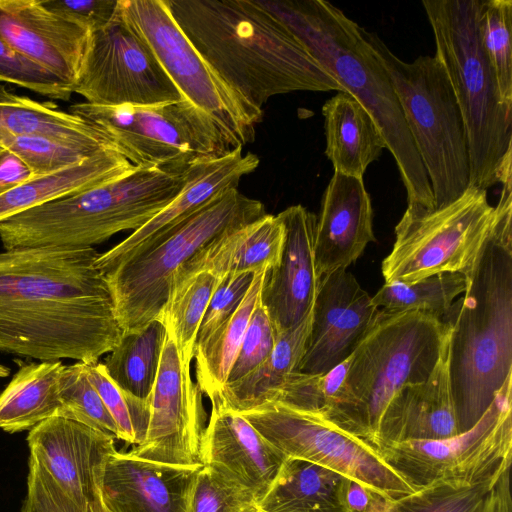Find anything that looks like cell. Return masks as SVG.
Masks as SVG:
<instances>
[{
    "mask_svg": "<svg viewBox=\"0 0 512 512\" xmlns=\"http://www.w3.org/2000/svg\"><path fill=\"white\" fill-rule=\"evenodd\" d=\"M60 360L21 365L0 394V428L14 433L31 430L60 408Z\"/></svg>",
    "mask_w": 512,
    "mask_h": 512,
    "instance_id": "32",
    "label": "cell"
},
{
    "mask_svg": "<svg viewBox=\"0 0 512 512\" xmlns=\"http://www.w3.org/2000/svg\"><path fill=\"white\" fill-rule=\"evenodd\" d=\"M338 498L344 512H389L394 502L346 477L339 484Z\"/></svg>",
    "mask_w": 512,
    "mask_h": 512,
    "instance_id": "49",
    "label": "cell"
},
{
    "mask_svg": "<svg viewBox=\"0 0 512 512\" xmlns=\"http://www.w3.org/2000/svg\"><path fill=\"white\" fill-rule=\"evenodd\" d=\"M220 279L198 271L173 282L161 320L173 337L181 359L191 364L197 334Z\"/></svg>",
    "mask_w": 512,
    "mask_h": 512,
    "instance_id": "35",
    "label": "cell"
},
{
    "mask_svg": "<svg viewBox=\"0 0 512 512\" xmlns=\"http://www.w3.org/2000/svg\"><path fill=\"white\" fill-rule=\"evenodd\" d=\"M10 372V369L2 364H0V377H6Z\"/></svg>",
    "mask_w": 512,
    "mask_h": 512,
    "instance_id": "53",
    "label": "cell"
},
{
    "mask_svg": "<svg viewBox=\"0 0 512 512\" xmlns=\"http://www.w3.org/2000/svg\"><path fill=\"white\" fill-rule=\"evenodd\" d=\"M449 334L448 321L432 314L380 310L350 355L340 400L322 414L378 450L391 400L404 386L428 378Z\"/></svg>",
    "mask_w": 512,
    "mask_h": 512,
    "instance_id": "5",
    "label": "cell"
},
{
    "mask_svg": "<svg viewBox=\"0 0 512 512\" xmlns=\"http://www.w3.org/2000/svg\"><path fill=\"white\" fill-rule=\"evenodd\" d=\"M87 376L98 392L126 445L140 444L149 420L148 399L142 400L123 391L108 375L103 362L86 364Z\"/></svg>",
    "mask_w": 512,
    "mask_h": 512,
    "instance_id": "41",
    "label": "cell"
},
{
    "mask_svg": "<svg viewBox=\"0 0 512 512\" xmlns=\"http://www.w3.org/2000/svg\"><path fill=\"white\" fill-rule=\"evenodd\" d=\"M60 408L56 415L67 417L118 439V428L91 384L86 363L63 366L58 379Z\"/></svg>",
    "mask_w": 512,
    "mask_h": 512,
    "instance_id": "39",
    "label": "cell"
},
{
    "mask_svg": "<svg viewBox=\"0 0 512 512\" xmlns=\"http://www.w3.org/2000/svg\"><path fill=\"white\" fill-rule=\"evenodd\" d=\"M510 469L505 468L489 493L484 512H512Z\"/></svg>",
    "mask_w": 512,
    "mask_h": 512,
    "instance_id": "51",
    "label": "cell"
},
{
    "mask_svg": "<svg viewBox=\"0 0 512 512\" xmlns=\"http://www.w3.org/2000/svg\"><path fill=\"white\" fill-rule=\"evenodd\" d=\"M448 340L428 378L404 386L391 400L380 423L378 451L395 443L460 434L450 387Z\"/></svg>",
    "mask_w": 512,
    "mask_h": 512,
    "instance_id": "25",
    "label": "cell"
},
{
    "mask_svg": "<svg viewBox=\"0 0 512 512\" xmlns=\"http://www.w3.org/2000/svg\"><path fill=\"white\" fill-rule=\"evenodd\" d=\"M167 338L164 322L154 320L142 329L124 333L103 362L110 378L126 393L148 399Z\"/></svg>",
    "mask_w": 512,
    "mask_h": 512,
    "instance_id": "34",
    "label": "cell"
},
{
    "mask_svg": "<svg viewBox=\"0 0 512 512\" xmlns=\"http://www.w3.org/2000/svg\"><path fill=\"white\" fill-rule=\"evenodd\" d=\"M442 64L465 126L470 186L498 183L512 153V106L501 98L481 42L482 0H423Z\"/></svg>",
    "mask_w": 512,
    "mask_h": 512,
    "instance_id": "6",
    "label": "cell"
},
{
    "mask_svg": "<svg viewBox=\"0 0 512 512\" xmlns=\"http://www.w3.org/2000/svg\"><path fill=\"white\" fill-rule=\"evenodd\" d=\"M254 275L252 272H241L220 279L201 322L196 344L205 341L233 315L246 296Z\"/></svg>",
    "mask_w": 512,
    "mask_h": 512,
    "instance_id": "46",
    "label": "cell"
},
{
    "mask_svg": "<svg viewBox=\"0 0 512 512\" xmlns=\"http://www.w3.org/2000/svg\"><path fill=\"white\" fill-rule=\"evenodd\" d=\"M90 31L40 0H0V35L18 52L72 87Z\"/></svg>",
    "mask_w": 512,
    "mask_h": 512,
    "instance_id": "20",
    "label": "cell"
},
{
    "mask_svg": "<svg viewBox=\"0 0 512 512\" xmlns=\"http://www.w3.org/2000/svg\"><path fill=\"white\" fill-rule=\"evenodd\" d=\"M51 11L86 27L90 32L107 25L115 16L118 0H40Z\"/></svg>",
    "mask_w": 512,
    "mask_h": 512,
    "instance_id": "48",
    "label": "cell"
},
{
    "mask_svg": "<svg viewBox=\"0 0 512 512\" xmlns=\"http://www.w3.org/2000/svg\"><path fill=\"white\" fill-rule=\"evenodd\" d=\"M325 118V154L334 172L363 178L368 166L386 148L373 118L352 95L338 92L322 107Z\"/></svg>",
    "mask_w": 512,
    "mask_h": 512,
    "instance_id": "27",
    "label": "cell"
},
{
    "mask_svg": "<svg viewBox=\"0 0 512 512\" xmlns=\"http://www.w3.org/2000/svg\"><path fill=\"white\" fill-rule=\"evenodd\" d=\"M4 150V148L2 146H0V153Z\"/></svg>",
    "mask_w": 512,
    "mask_h": 512,
    "instance_id": "54",
    "label": "cell"
},
{
    "mask_svg": "<svg viewBox=\"0 0 512 512\" xmlns=\"http://www.w3.org/2000/svg\"><path fill=\"white\" fill-rule=\"evenodd\" d=\"M494 221L486 190L474 186L439 208L408 204L395 227L393 248L382 261L385 283H414L442 273L465 275Z\"/></svg>",
    "mask_w": 512,
    "mask_h": 512,
    "instance_id": "11",
    "label": "cell"
},
{
    "mask_svg": "<svg viewBox=\"0 0 512 512\" xmlns=\"http://www.w3.org/2000/svg\"><path fill=\"white\" fill-rule=\"evenodd\" d=\"M373 209L363 178L334 172L316 218L315 258L321 274L347 269L375 242Z\"/></svg>",
    "mask_w": 512,
    "mask_h": 512,
    "instance_id": "24",
    "label": "cell"
},
{
    "mask_svg": "<svg viewBox=\"0 0 512 512\" xmlns=\"http://www.w3.org/2000/svg\"><path fill=\"white\" fill-rule=\"evenodd\" d=\"M93 248L0 252V351L94 363L124 331Z\"/></svg>",
    "mask_w": 512,
    "mask_h": 512,
    "instance_id": "1",
    "label": "cell"
},
{
    "mask_svg": "<svg viewBox=\"0 0 512 512\" xmlns=\"http://www.w3.org/2000/svg\"><path fill=\"white\" fill-rule=\"evenodd\" d=\"M511 382L508 379L468 431L428 441H407L379 453L417 491L435 483H472L511 465Z\"/></svg>",
    "mask_w": 512,
    "mask_h": 512,
    "instance_id": "14",
    "label": "cell"
},
{
    "mask_svg": "<svg viewBox=\"0 0 512 512\" xmlns=\"http://www.w3.org/2000/svg\"><path fill=\"white\" fill-rule=\"evenodd\" d=\"M480 30L500 96L512 106V1L482 0Z\"/></svg>",
    "mask_w": 512,
    "mask_h": 512,
    "instance_id": "38",
    "label": "cell"
},
{
    "mask_svg": "<svg viewBox=\"0 0 512 512\" xmlns=\"http://www.w3.org/2000/svg\"><path fill=\"white\" fill-rule=\"evenodd\" d=\"M73 93L101 106H148L184 99L119 7L107 25L90 33Z\"/></svg>",
    "mask_w": 512,
    "mask_h": 512,
    "instance_id": "15",
    "label": "cell"
},
{
    "mask_svg": "<svg viewBox=\"0 0 512 512\" xmlns=\"http://www.w3.org/2000/svg\"><path fill=\"white\" fill-rule=\"evenodd\" d=\"M190 365L182 361L167 331L157 377L148 397L146 434L131 450L136 456L168 464L199 463L206 413L203 393L192 379Z\"/></svg>",
    "mask_w": 512,
    "mask_h": 512,
    "instance_id": "16",
    "label": "cell"
},
{
    "mask_svg": "<svg viewBox=\"0 0 512 512\" xmlns=\"http://www.w3.org/2000/svg\"><path fill=\"white\" fill-rule=\"evenodd\" d=\"M0 82L18 85L52 100L69 101L71 86L18 52L0 35Z\"/></svg>",
    "mask_w": 512,
    "mask_h": 512,
    "instance_id": "44",
    "label": "cell"
},
{
    "mask_svg": "<svg viewBox=\"0 0 512 512\" xmlns=\"http://www.w3.org/2000/svg\"><path fill=\"white\" fill-rule=\"evenodd\" d=\"M378 309L354 275L339 269L324 275L299 372L324 374L347 359L376 320Z\"/></svg>",
    "mask_w": 512,
    "mask_h": 512,
    "instance_id": "18",
    "label": "cell"
},
{
    "mask_svg": "<svg viewBox=\"0 0 512 512\" xmlns=\"http://www.w3.org/2000/svg\"><path fill=\"white\" fill-rule=\"evenodd\" d=\"M313 309V308H312ZM312 324V310L292 328L280 333L269 356L245 377L226 383L214 398L243 412L269 401L290 374L298 371Z\"/></svg>",
    "mask_w": 512,
    "mask_h": 512,
    "instance_id": "29",
    "label": "cell"
},
{
    "mask_svg": "<svg viewBox=\"0 0 512 512\" xmlns=\"http://www.w3.org/2000/svg\"><path fill=\"white\" fill-rule=\"evenodd\" d=\"M257 155L237 147L223 156L196 162L185 170V181L177 196L143 226L127 238L99 255L96 267L100 272L128 258L143 245L160 237L214 198L237 188L242 177L259 165Z\"/></svg>",
    "mask_w": 512,
    "mask_h": 512,
    "instance_id": "21",
    "label": "cell"
},
{
    "mask_svg": "<svg viewBox=\"0 0 512 512\" xmlns=\"http://www.w3.org/2000/svg\"><path fill=\"white\" fill-rule=\"evenodd\" d=\"M69 112L100 131L140 168L183 172L192 164L235 149L216 122L189 100L148 106L79 102Z\"/></svg>",
    "mask_w": 512,
    "mask_h": 512,
    "instance_id": "10",
    "label": "cell"
},
{
    "mask_svg": "<svg viewBox=\"0 0 512 512\" xmlns=\"http://www.w3.org/2000/svg\"><path fill=\"white\" fill-rule=\"evenodd\" d=\"M505 468L472 483L425 486L394 501L389 512H484L489 493Z\"/></svg>",
    "mask_w": 512,
    "mask_h": 512,
    "instance_id": "37",
    "label": "cell"
},
{
    "mask_svg": "<svg viewBox=\"0 0 512 512\" xmlns=\"http://www.w3.org/2000/svg\"><path fill=\"white\" fill-rule=\"evenodd\" d=\"M364 34L390 78L427 173L434 208L447 205L470 186L465 126L447 74L435 55L405 62L376 33Z\"/></svg>",
    "mask_w": 512,
    "mask_h": 512,
    "instance_id": "9",
    "label": "cell"
},
{
    "mask_svg": "<svg viewBox=\"0 0 512 512\" xmlns=\"http://www.w3.org/2000/svg\"><path fill=\"white\" fill-rule=\"evenodd\" d=\"M116 438L76 420L54 415L29 430L30 457L86 512L100 496L107 459Z\"/></svg>",
    "mask_w": 512,
    "mask_h": 512,
    "instance_id": "17",
    "label": "cell"
},
{
    "mask_svg": "<svg viewBox=\"0 0 512 512\" xmlns=\"http://www.w3.org/2000/svg\"><path fill=\"white\" fill-rule=\"evenodd\" d=\"M265 214L261 201L231 188L124 261L102 271L124 333L161 320L177 272L199 250L221 234Z\"/></svg>",
    "mask_w": 512,
    "mask_h": 512,
    "instance_id": "8",
    "label": "cell"
},
{
    "mask_svg": "<svg viewBox=\"0 0 512 512\" xmlns=\"http://www.w3.org/2000/svg\"><path fill=\"white\" fill-rule=\"evenodd\" d=\"M115 150H103L79 164L34 176L0 196V222L30 208L85 191L136 170Z\"/></svg>",
    "mask_w": 512,
    "mask_h": 512,
    "instance_id": "28",
    "label": "cell"
},
{
    "mask_svg": "<svg viewBox=\"0 0 512 512\" xmlns=\"http://www.w3.org/2000/svg\"><path fill=\"white\" fill-rule=\"evenodd\" d=\"M278 215L286 230L284 248L279 265L266 273L260 301L279 335L312 310L323 275L315 258V214L298 204Z\"/></svg>",
    "mask_w": 512,
    "mask_h": 512,
    "instance_id": "19",
    "label": "cell"
},
{
    "mask_svg": "<svg viewBox=\"0 0 512 512\" xmlns=\"http://www.w3.org/2000/svg\"><path fill=\"white\" fill-rule=\"evenodd\" d=\"M466 277L460 273H442L414 283H384L372 297L383 311L416 310L432 314L444 321L455 298L464 293Z\"/></svg>",
    "mask_w": 512,
    "mask_h": 512,
    "instance_id": "36",
    "label": "cell"
},
{
    "mask_svg": "<svg viewBox=\"0 0 512 512\" xmlns=\"http://www.w3.org/2000/svg\"><path fill=\"white\" fill-rule=\"evenodd\" d=\"M349 364L350 356L324 374L295 371L288 376L269 401L325 413L336 405L342 396Z\"/></svg>",
    "mask_w": 512,
    "mask_h": 512,
    "instance_id": "42",
    "label": "cell"
},
{
    "mask_svg": "<svg viewBox=\"0 0 512 512\" xmlns=\"http://www.w3.org/2000/svg\"><path fill=\"white\" fill-rule=\"evenodd\" d=\"M187 512H259V508L251 490L203 465L194 479Z\"/></svg>",
    "mask_w": 512,
    "mask_h": 512,
    "instance_id": "43",
    "label": "cell"
},
{
    "mask_svg": "<svg viewBox=\"0 0 512 512\" xmlns=\"http://www.w3.org/2000/svg\"><path fill=\"white\" fill-rule=\"evenodd\" d=\"M238 413L286 457L326 467L394 501L415 492L378 450L319 411L269 401Z\"/></svg>",
    "mask_w": 512,
    "mask_h": 512,
    "instance_id": "13",
    "label": "cell"
},
{
    "mask_svg": "<svg viewBox=\"0 0 512 512\" xmlns=\"http://www.w3.org/2000/svg\"><path fill=\"white\" fill-rule=\"evenodd\" d=\"M21 512L86 511L76 504L40 463L30 457L27 495Z\"/></svg>",
    "mask_w": 512,
    "mask_h": 512,
    "instance_id": "47",
    "label": "cell"
},
{
    "mask_svg": "<svg viewBox=\"0 0 512 512\" xmlns=\"http://www.w3.org/2000/svg\"><path fill=\"white\" fill-rule=\"evenodd\" d=\"M343 476L326 467L287 457L259 512H344L338 498Z\"/></svg>",
    "mask_w": 512,
    "mask_h": 512,
    "instance_id": "31",
    "label": "cell"
},
{
    "mask_svg": "<svg viewBox=\"0 0 512 512\" xmlns=\"http://www.w3.org/2000/svg\"><path fill=\"white\" fill-rule=\"evenodd\" d=\"M368 111L392 154L408 204L434 208L430 182L390 78L365 29L325 0H257Z\"/></svg>",
    "mask_w": 512,
    "mask_h": 512,
    "instance_id": "4",
    "label": "cell"
},
{
    "mask_svg": "<svg viewBox=\"0 0 512 512\" xmlns=\"http://www.w3.org/2000/svg\"><path fill=\"white\" fill-rule=\"evenodd\" d=\"M267 271L257 272L240 306L205 341L195 345L197 384L209 399L227 382L251 316L261 299Z\"/></svg>",
    "mask_w": 512,
    "mask_h": 512,
    "instance_id": "33",
    "label": "cell"
},
{
    "mask_svg": "<svg viewBox=\"0 0 512 512\" xmlns=\"http://www.w3.org/2000/svg\"><path fill=\"white\" fill-rule=\"evenodd\" d=\"M0 134L43 136L115 150L100 131L80 117L57 106L13 94L1 84Z\"/></svg>",
    "mask_w": 512,
    "mask_h": 512,
    "instance_id": "30",
    "label": "cell"
},
{
    "mask_svg": "<svg viewBox=\"0 0 512 512\" xmlns=\"http://www.w3.org/2000/svg\"><path fill=\"white\" fill-rule=\"evenodd\" d=\"M212 404L199 451V463L210 466L253 492L266 495L287 458L240 413Z\"/></svg>",
    "mask_w": 512,
    "mask_h": 512,
    "instance_id": "23",
    "label": "cell"
},
{
    "mask_svg": "<svg viewBox=\"0 0 512 512\" xmlns=\"http://www.w3.org/2000/svg\"><path fill=\"white\" fill-rule=\"evenodd\" d=\"M285 237L280 216L265 214L213 239L182 266L173 282L204 270L219 279L241 272L270 271L280 263Z\"/></svg>",
    "mask_w": 512,
    "mask_h": 512,
    "instance_id": "26",
    "label": "cell"
},
{
    "mask_svg": "<svg viewBox=\"0 0 512 512\" xmlns=\"http://www.w3.org/2000/svg\"><path fill=\"white\" fill-rule=\"evenodd\" d=\"M202 466L160 463L116 450L103 469L101 498L110 512H187Z\"/></svg>",
    "mask_w": 512,
    "mask_h": 512,
    "instance_id": "22",
    "label": "cell"
},
{
    "mask_svg": "<svg viewBox=\"0 0 512 512\" xmlns=\"http://www.w3.org/2000/svg\"><path fill=\"white\" fill-rule=\"evenodd\" d=\"M32 177L34 174L20 158L6 149L0 153V196Z\"/></svg>",
    "mask_w": 512,
    "mask_h": 512,
    "instance_id": "50",
    "label": "cell"
},
{
    "mask_svg": "<svg viewBox=\"0 0 512 512\" xmlns=\"http://www.w3.org/2000/svg\"><path fill=\"white\" fill-rule=\"evenodd\" d=\"M495 208L493 228L453 304L448 371L459 433L470 430L512 378V208Z\"/></svg>",
    "mask_w": 512,
    "mask_h": 512,
    "instance_id": "3",
    "label": "cell"
},
{
    "mask_svg": "<svg viewBox=\"0 0 512 512\" xmlns=\"http://www.w3.org/2000/svg\"><path fill=\"white\" fill-rule=\"evenodd\" d=\"M165 1L197 51L256 108L262 110L271 97L294 91L345 92L298 38L257 1Z\"/></svg>",
    "mask_w": 512,
    "mask_h": 512,
    "instance_id": "2",
    "label": "cell"
},
{
    "mask_svg": "<svg viewBox=\"0 0 512 512\" xmlns=\"http://www.w3.org/2000/svg\"><path fill=\"white\" fill-rule=\"evenodd\" d=\"M0 146L20 158L34 176L50 174L111 149L75 144L43 136L0 134Z\"/></svg>",
    "mask_w": 512,
    "mask_h": 512,
    "instance_id": "40",
    "label": "cell"
},
{
    "mask_svg": "<svg viewBox=\"0 0 512 512\" xmlns=\"http://www.w3.org/2000/svg\"><path fill=\"white\" fill-rule=\"evenodd\" d=\"M278 334L261 304H257L226 383L235 382L256 369L271 353Z\"/></svg>",
    "mask_w": 512,
    "mask_h": 512,
    "instance_id": "45",
    "label": "cell"
},
{
    "mask_svg": "<svg viewBox=\"0 0 512 512\" xmlns=\"http://www.w3.org/2000/svg\"><path fill=\"white\" fill-rule=\"evenodd\" d=\"M118 7L183 97L216 122L233 148L254 141L262 110L218 75L176 23L165 0H119Z\"/></svg>",
    "mask_w": 512,
    "mask_h": 512,
    "instance_id": "12",
    "label": "cell"
},
{
    "mask_svg": "<svg viewBox=\"0 0 512 512\" xmlns=\"http://www.w3.org/2000/svg\"><path fill=\"white\" fill-rule=\"evenodd\" d=\"M92 512H110L107 507L104 505L101 494L100 496L92 503L91 505Z\"/></svg>",
    "mask_w": 512,
    "mask_h": 512,
    "instance_id": "52",
    "label": "cell"
},
{
    "mask_svg": "<svg viewBox=\"0 0 512 512\" xmlns=\"http://www.w3.org/2000/svg\"><path fill=\"white\" fill-rule=\"evenodd\" d=\"M185 171L140 168L100 186L30 208L0 222L5 250L91 248L137 230L180 192Z\"/></svg>",
    "mask_w": 512,
    "mask_h": 512,
    "instance_id": "7",
    "label": "cell"
}]
</instances>
